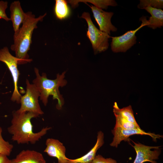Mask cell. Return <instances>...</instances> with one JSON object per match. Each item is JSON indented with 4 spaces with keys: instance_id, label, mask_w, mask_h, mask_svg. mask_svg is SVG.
Returning <instances> with one entry per match:
<instances>
[{
    "instance_id": "18",
    "label": "cell",
    "mask_w": 163,
    "mask_h": 163,
    "mask_svg": "<svg viewBox=\"0 0 163 163\" xmlns=\"http://www.w3.org/2000/svg\"><path fill=\"white\" fill-rule=\"evenodd\" d=\"M54 12L56 17L60 20L67 18L70 11L67 5V1L65 0H56Z\"/></svg>"
},
{
    "instance_id": "13",
    "label": "cell",
    "mask_w": 163,
    "mask_h": 163,
    "mask_svg": "<svg viewBox=\"0 0 163 163\" xmlns=\"http://www.w3.org/2000/svg\"><path fill=\"white\" fill-rule=\"evenodd\" d=\"M11 160V163H46L41 153L29 149L22 150Z\"/></svg>"
},
{
    "instance_id": "11",
    "label": "cell",
    "mask_w": 163,
    "mask_h": 163,
    "mask_svg": "<svg viewBox=\"0 0 163 163\" xmlns=\"http://www.w3.org/2000/svg\"><path fill=\"white\" fill-rule=\"evenodd\" d=\"M46 145L44 152L50 157L56 158L58 163H67L69 158L66 156V149L62 142L58 139L49 138L46 139Z\"/></svg>"
},
{
    "instance_id": "7",
    "label": "cell",
    "mask_w": 163,
    "mask_h": 163,
    "mask_svg": "<svg viewBox=\"0 0 163 163\" xmlns=\"http://www.w3.org/2000/svg\"><path fill=\"white\" fill-rule=\"evenodd\" d=\"M145 25H141L136 29L130 30L123 34L118 37H111L112 42L111 48L112 51L115 53L125 52L136 43V32Z\"/></svg>"
},
{
    "instance_id": "12",
    "label": "cell",
    "mask_w": 163,
    "mask_h": 163,
    "mask_svg": "<svg viewBox=\"0 0 163 163\" xmlns=\"http://www.w3.org/2000/svg\"><path fill=\"white\" fill-rule=\"evenodd\" d=\"M151 15L148 20L145 16H143L139 19L142 22V24L145 26L155 29L161 28L163 26V11L151 7H147L144 8Z\"/></svg>"
},
{
    "instance_id": "6",
    "label": "cell",
    "mask_w": 163,
    "mask_h": 163,
    "mask_svg": "<svg viewBox=\"0 0 163 163\" xmlns=\"http://www.w3.org/2000/svg\"><path fill=\"white\" fill-rule=\"evenodd\" d=\"M26 84L25 94L20 98L21 107L16 110L18 113L30 112L39 115L44 113L41 109L38 101L40 94L33 84H30L28 79L26 81Z\"/></svg>"
},
{
    "instance_id": "20",
    "label": "cell",
    "mask_w": 163,
    "mask_h": 163,
    "mask_svg": "<svg viewBox=\"0 0 163 163\" xmlns=\"http://www.w3.org/2000/svg\"><path fill=\"white\" fill-rule=\"evenodd\" d=\"M2 129L0 126V154L8 156L10 155L14 146L12 144L4 139L2 135Z\"/></svg>"
},
{
    "instance_id": "22",
    "label": "cell",
    "mask_w": 163,
    "mask_h": 163,
    "mask_svg": "<svg viewBox=\"0 0 163 163\" xmlns=\"http://www.w3.org/2000/svg\"><path fill=\"white\" fill-rule=\"evenodd\" d=\"M7 1H0V19H3L7 21H11L10 18L7 16L6 10L8 8Z\"/></svg>"
},
{
    "instance_id": "23",
    "label": "cell",
    "mask_w": 163,
    "mask_h": 163,
    "mask_svg": "<svg viewBox=\"0 0 163 163\" xmlns=\"http://www.w3.org/2000/svg\"><path fill=\"white\" fill-rule=\"evenodd\" d=\"M90 163H117L115 160L111 158H105L101 155H98Z\"/></svg>"
},
{
    "instance_id": "9",
    "label": "cell",
    "mask_w": 163,
    "mask_h": 163,
    "mask_svg": "<svg viewBox=\"0 0 163 163\" xmlns=\"http://www.w3.org/2000/svg\"><path fill=\"white\" fill-rule=\"evenodd\" d=\"M113 137V141L110 144L111 146L117 148L122 141H126L129 137L135 135H148L155 141L157 139L162 137V136L154 133H147L141 129H127L114 126L112 131Z\"/></svg>"
},
{
    "instance_id": "8",
    "label": "cell",
    "mask_w": 163,
    "mask_h": 163,
    "mask_svg": "<svg viewBox=\"0 0 163 163\" xmlns=\"http://www.w3.org/2000/svg\"><path fill=\"white\" fill-rule=\"evenodd\" d=\"M132 141L134 144V145L132 146L136 153L133 163H143L145 162L157 163L155 160L158 159L161 152L159 146H149Z\"/></svg>"
},
{
    "instance_id": "5",
    "label": "cell",
    "mask_w": 163,
    "mask_h": 163,
    "mask_svg": "<svg viewBox=\"0 0 163 163\" xmlns=\"http://www.w3.org/2000/svg\"><path fill=\"white\" fill-rule=\"evenodd\" d=\"M0 61L3 62L6 65L13 78L14 89L11 100L13 102L20 104L21 95L19 92L18 87L20 75L18 65L19 60L10 53L7 46H5L0 49Z\"/></svg>"
},
{
    "instance_id": "10",
    "label": "cell",
    "mask_w": 163,
    "mask_h": 163,
    "mask_svg": "<svg viewBox=\"0 0 163 163\" xmlns=\"http://www.w3.org/2000/svg\"><path fill=\"white\" fill-rule=\"evenodd\" d=\"M89 6L100 30L109 35L110 34L111 31L116 32L117 30V28L112 24L111 21V18L114 14L113 12L104 11L94 5Z\"/></svg>"
},
{
    "instance_id": "26",
    "label": "cell",
    "mask_w": 163,
    "mask_h": 163,
    "mask_svg": "<svg viewBox=\"0 0 163 163\" xmlns=\"http://www.w3.org/2000/svg\"></svg>"
},
{
    "instance_id": "4",
    "label": "cell",
    "mask_w": 163,
    "mask_h": 163,
    "mask_svg": "<svg viewBox=\"0 0 163 163\" xmlns=\"http://www.w3.org/2000/svg\"><path fill=\"white\" fill-rule=\"evenodd\" d=\"M80 18L85 19L87 23L86 35L92 44L94 54H96L107 50L109 46L108 39L111 37L97 28L92 21L89 13L83 12Z\"/></svg>"
},
{
    "instance_id": "16",
    "label": "cell",
    "mask_w": 163,
    "mask_h": 163,
    "mask_svg": "<svg viewBox=\"0 0 163 163\" xmlns=\"http://www.w3.org/2000/svg\"><path fill=\"white\" fill-rule=\"evenodd\" d=\"M67 2L74 8L77 6V5L79 2H90L93 4L94 6L101 9H106L109 6H116L117 5V2L113 0H69Z\"/></svg>"
},
{
    "instance_id": "25",
    "label": "cell",
    "mask_w": 163,
    "mask_h": 163,
    "mask_svg": "<svg viewBox=\"0 0 163 163\" xmlns=\"http://www.w3.org/2000/svg\"><path fill=\"white\" fill-rule=\"evenodd\" d=\"M1 104V103L0 102V105Z\"/></svg>"
},
{
    "instance_id": "2",
    "label": "cell",
    "mask_w": 163,
    "mask_h": 163,
    "mask_svg": "<svg viewBox=\"0 0 163 163\" xmlns=\"http://www.w3.org/2000/svg\"><path fill=\"white\" fill-rule=\"evenodd\" d=\"M26 19L18 31L14 34V43L11 49L15 53V57L19 60L18 65L30 62L32 59L29 58L28 52L30 50L32 42V37L34 30L37 27L38 22L43 21L46 15H40L36 18L30 11L26 12Z\"/></svg>"
},
{
    "instance_id": "14",
    "label": "cell",
    "mask_w": 163,
    "mask_h": 163,
    "mask_svg": "<svg viewBox=\"0 0 163 163\" xmlns=\"http://www.w3.org/2000/svg\"><path fill=\"white\" fill-rule=\"evenodd\" d=\"M11 21H12L14 33L17 32L20 25L23 23L27 16L21 8L19 1H14L10 4V7Z\"/></svg>"
},
{
    "instance_id": "1",
    "label": "cell",
    "mask_w": 163,
    "mask_h": 163,
    "mask_svg": "<svg viewBox=\"0 0 163 163\" xmlns=\"http://www.w3.org/2000/svg\"><path fill=\"white\" fill-rule=\"evenodd\" d=\"M12 114L11 125L8 128V131L12 135V140L18 144H34L51 128L46 127L35 133L31 120L38 117L39 115L32 112L18 113L16 111H13Z\"/></svg>"
},
{
    "instance_id": "21",
    "label": "cell",
    "mask_w": 163,
    "mask_h": 163,
    "mask_svg": "<svg viewBox=\"0 0 163 163\" xmlns=\"http://www.w3.org/2000/svg\"><path fill=\"white\" fill-rule=\"evenodd\" d=\"M147 7L161 9L163 8L162 0H140L137 7L140 9H144Z\"/></svg>"
},
{
    "instance_id": "24",
    "label": "cell",
    "mask_w": 163,
    "mask_h": 163,
    "mask_svg": "<svg viewBox=\"0 0 163 163\" xmlns=\"http://www.w3.org/2000/svg\"><path fill=\"white\" fill-rule=\"evenodd\" d=\"M0 163H11V160L8 158V156L0 154Z\"/></svg>"
},
{
    "instance_id": "17",
    "label": "cell",
    "mask_w": 163,
    "mask_h": 163,
    "mask_svg": "<svg viewBox=\"0 0 163 163\" xmlns=\"http://www.w3.org/2000/svg\"><path fill=\"white\" fill-rule=\"evenodd\" d=\"M113 112L115 115L118 116L130 122L138 125L135 120L133 110L130 105L120 109L115 102L113 106Z\"/></svg>"
},
{
    "instance_id": "15",
    "label": "cell",
    "mask_w": 163,
    "mask_h": 163,
    "mask_svg": "<svg viewBox=\"0 0 163 163\" xmlns=\"http://www.w3.org/2000/svg\"><path fill=\"white\" fill-rule=\"evenodd\" d=\"M104 134L101 131L97 133V142L93 148L87 154L81 157L74 159H68L67 163H90L96 156L97 150L104 143Z\"/></svg>"
},
{
    "instance_id": "19",
    "label": "cell",
    "mask_w": 163,
    "mask_h": 163,
    "mask_svg": "<svg viewBox=\"0 0 163 163\" xmlns=\"http://www.w3.org/2000/svg\"><path fill=\"white\" fill-rule=\"evenodd\" d=\"M116 124L115 126L127 129H141L139 125L135 124L130 122L118 116L115 115Z\"/></svg>"
},
{
    "instance_id": "3",
    "label": "cell",
    "mask_w": 163,
    "mask_h": 163,
    "mask_svg": "<svg viewBox=\"0 0 163 163\" xmlns=\"http://www.w3.org/2000/svg\"><path fill=\"white\" fill-rule=\"evenodd\" d=\"M34 70L36 77L33 80V84L40 94V100L46 106L48 102L49 97L52 96L53 100L57 101L56 108L61 109L64 104V100L60 93L59 88L63 87L67 84V81L64 79L66 72H63L61 74H57L56 78L52 80L47 78L45 73H43L40 75L37 68H35Z\"/></svg>"
}]
</instances>
